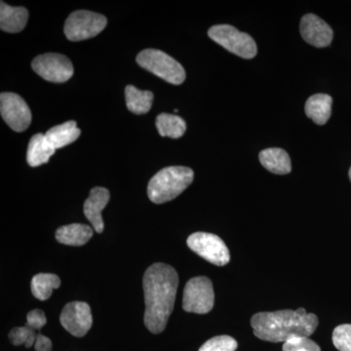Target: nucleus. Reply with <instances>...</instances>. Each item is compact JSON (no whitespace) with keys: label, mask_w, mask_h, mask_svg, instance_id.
<instances>
[{"label":"nucleus","mask_w":351,"mask_h":351,"mask_svg":"<svg viewBox=\"0 0 351 351\" xmlns=\"http://www.w3.org/2000/svg\"><path fill=\"white\" fill-rule=\"evenodd\" d=\"M179 276L174 267L163 263L151 265L144 274L145 327L152 334H160L165 330L174 309Z\"/></svg>","instance_id":"nucleus-1"},{"label":"nucleus","mask_w":351,"mask_h":351,"mask_svg":"<svg viewBox=\"0 0 351 351\" xmlns=\"http://www.w3.org/2000/svg\"><path fill=\"white\" fill-rule=\"evenodd\" d=\"M254 335L270 343H285L295 337H309L318 326L315 314L306 313V309L274 311L255 314L251 319Z\"/></svg>","instance_id":"nucleus-2"},{"label":"nucleus","mask_w":351,"mask_h":351,"mask_svg":"<svg viewBox=\"0 0 351 351\" xmlns=\"http://www.w3.org/2000/svg\"><path fill=\"white\" fill-rule=\"evenodd\" d=\"M195 173L184 166H171L159 171L147 186V195L152 202L162 204L175 199L193 181Z\"/></svg>","instance_id":"nucleus-3"},{"label":"nucleus","mask_w":351,"mask_h":351,"mask_svg":"<svg viewBox=\"0 0 351 351\" xmlns=\"http://www.w3.org/2000/svg\"><path fill=\"white\" fill-rule=\"evenodd\" d=\"M136 61L143 69L171 84L180 85L186 80V71L182 64L162 51L143 50L138 53Z\"/></svg>","instance_id":"nucleus-4"},{"label":"nucleus","mask_w":351,"mask_h":351,"mask_svg":"<svg viewBox=\"0 0 351 351\" xmlns=\"http://www.w3.org/2000/svg\"><path fill=\"white\" fill-rule=\"evenodd\" d=\"M208 36L225 49L244 59H252L257 55L258 48L255 40L249 34L239 32L232 25H214L208 32Z\"/></svg>","instance_id":"nucleus-5"},{"label":"nucleus","mask_w":351,"mask_h":351,"mask_svg":"<svg viewBox=\"0 0 351 351\" xmlns=\"http://www.w3.org/2000/svg\"><path fill=\"white\" fill-rule=\"evenodd\" d=\"M108 20L101 14L78 10L69 16L64 24V34L71 41L95 38L107 27Z\"/></svg>","instance_id":"nucleus-6"},{"label":"nucleus","mask_w":351,"mask_h":351,"mask_svg":"<svg viewBox=\"0 0 351 351\" xmlns=\"http://www.w3.org/2000/svg\"><path fill=\"white\" fill-rule=\"evenodd\" d=\"M215 304L213 284L208 277H193L186 283L182 297V308L186 313H210Z\"/></svg>","instance_id":"nucleus-7"},{"label":"nucleus","mask_w":351,"mask_h":351,"mask_svg":"<svg viewBox=\"0 0 351 351\" xmlns=\"http://www.w3.org/2000/svg\"><path fill=\"white\" fill-rule=\"evenodd\" d=\"M186 244L191 251L213 265L223 267L230 263V251L218 235L207 232L193 233L186 240Z\"/></svg>","instance_id":"nucleus-8"},{"label":"nucleus","mask_w":351,"mask_h":351,"mask_svg":"<svg viewBox=\"0 0 351 351\" xmlns=\"http://www.w3.org/2000/svg\"><path fill=\"white\" fill-rule=\"evenodd\" d=\"M32 66L39 76L49 82H66L73 75V66L69 58L56 53L36 57Z\"/></svg>","instance_id":"nucleus-9"},{"label":"nucleus","mask_w":351,"mask_h":351,"mask_svg":"<svg viewBox=\"0 0 351 351\" xmlns=\"http://www.w3.org/2000/svg\"><path fill=\"white\" fill-rule=\"evenodd\" d=\"M0 112L2 119L12 130L23 132L32 122V112L24 99L15 93L0 95Z\"/></svg>","instance_id":"nucleus-10"},{"label":"nucleus","mask_w":351,"mask_h":351,"mask_svg":"<svg viewBox=\"0 0 351 351\" xmlns=\"http://www.w3.org/2000/svg\"><path fill=\"white\" fill-rule=\"evenodd\" d=\"M60 322L73 336L84 337L93 324L89 304L84 302H69L62 311Z\"/></svg>","instance_id":"nucleus-11"},{"label":"nucleus","mask_w":351,"mask_h":351,"mask_svg":"<svg viewBox=\"0 0 351 351\" xmlns=\"http://www.w3.org/2000/svg\"><path fill=\"white\" fill-rule=\"evenodd\" d=\"M300 29L304 40L317 48L329 46L334 36L331 27L314 14L304 16Z\"/></svg>","instance_id":"nucleus-12"},{"label":"nucleus","mask_w":351,"mask_h":351,"mask_svg":"<svg viewBox=\"0 0 351 351\" xmlns=\"http://www.w3.org/2000/svg\"><path fill=\"white\" fill-rule=\"evenodd\" d=\"M110 198L108 189L97 186L90 191L89 197L84 202L83 211H84L85 217L91 223L96 232H104L105 225H104L103 218H101V212L107 206Z\"/></svg>","instance_id":"nucleus-13"},{"label":"nucleus","mask_w":351,"mask_h":351,"mask_svg":"<svg viewBox=\"0 0 351 351\" xmlns=\"http://www.w3.org/2000/svg\"><path fill=\"white\" fill-rule=\"evenodd\" d=\"M29 19L25 7H12L1 1L0 5V27L2 31L16 34L22 32Z\"/></svg>","instance_id":"nucleus-14"},{"label":"nucleus","mask_w":351,"mask_h":351,"mask_svg":"<svg viewBox=\"0 0 351 351\" xmlns=\"http://www.w3.org/2000/svg\"><path fill=\"white\" fill-rule=\"evenodd\" d=\"M56 149L48 142L43 134H36L32 136L29 143L27 152V161L31 167H38L47 163Z\"/></svg>","instance_id":"nucleus-15"},{"label":"nucleus","mask_w":351,"mask_h":351,"mask_svg":"<svg viewBox=\"0 0 351 351\" xmlns=\"http://www.w3.org/2000/svg\"><path fill=\"white\" fill-rule=\"evenodd\" d=\"M93 237V228L83 223H71L61 226L56 232V239L59 243L68 246H82Z\"/></svg>","instance_id":"nucleus-16"},{"label":"nucleus","mask_w":351,"mask_h":351,"mask_svg":"<svg viewBox=\"0 0 351 351\" xmlns=\"http://www.w3.org/2000/svg\"><path fill=\"white\" fill-rule=\"evenodd\" d=\"M260 162L265 169L277 175L289 174L292 170L290 156L278 147L263 149L260 154Z\"/></svg>","instance_id":"nucleus-17"},{"label":"nucleus","mask_w":351,"mask_h":351,"mask_svg":"<svg viewBox=\"0 0 351 351\" xmlns=\"http://www.w3.org/2000/svg\"><path fill=\"white\" fill-rule=\"evenodd\" d=\"M332 99L327 94H315L306 103V113L314 123L324 125L332 114Z\"/></svg>","instance_id":"nucleus-18"},{"label":"nucleus","mask_w":351,"mask_h":351,"mask_svg":"<svg viewBox=\"0 0 351 351\" xmlns=\"http://www.w3.org/2000/svg\"><path fill=\"white\" fill-rule=\"evenodd\" d=\"M80 134L82 131L76 125V122L68 121L61 125L52 127L46 132L45 136L48 142L55 147V149H58L75 142L80 138Z\"/></svg>","instance_id":"nucleus-19"},{"label":"nucleus","mask_w":351,"mask_h":351,"mask_svg":"<svg viewBox=\"0 0 351 351\" xmlns=\"http://www.w3.org/2000/svg\"><path fill=\"white\" fill-rule=\"evenodd\" d=\"M127 108L135 114H145L152 107L154 94L151 91H142L133 85H128L125 89Z\"/></svg>","instance_id":"nucleus-20"},{"label":"nucleus","mask_w":351,"mask_h":351,"mask_svg":"<svg viewBox=\"0 0 351 351\" xmlns=\"http://www.w3.org/2000/svg\"><path fill=\"white\" fill-rule=\"evenodd\" d=\"M156 125L157 131L162 137L172 138H181L186 130L184 120L179 115L170 113H161L156 117Z\"/></svg>","instance_id":"nucleus-21"},{"label":"nucleus","mask_w":351,"mask_h":351,"mask_svg":"<svg viewBox=\"0 0 351 351\" xmlns=\"http://www.w3.org/2000/svg\"><path fill=\"white\" fill-rule=\"evenodd\" d=\"M60 286L61 280L56 274H38L32 278V293L39 301H46Z\"/></svg>","instance_id":"nucleus-22"},{"label":"nucleus","mask_w":351,"mask_h":351,"mask_svg":"<svg viewBox=\"0 0 351 351\" xmlns=\"http://www.w3.org/2000/svg\"><path fill=\"white\" fill-rule=\"evenodd\" d=\"M38 332L36 330L31 329L27 326L16 327L9 332V339L14 346L24 345L25 348H29L36 343L38 338Z\"/></svg>","instance_id":"nucleus-23"},{"label":"nucleus","mask_w":351,"mask_h":351,"mask_svg":"<svg viewBox=\"0 0 351 351\" xmlns=\"http://www.w3.org/2000/svg\"><path fill=\"white\" fill-rule=\"evenodd\" d=\"M237 341L230 336H218L210 339L199 348V351H235Z\"/></svg>","instance_id":"nucleus-24"},{"label":"nucleus","mask_w":351,"mask_h":351,"mask_svg":"<svg viewBox=\"0 0 351 351\" xmlns=\"http://www.w3.org/2000/svg\"><path fill=\"white\" fill-rule=\"evenodd\" d=\"M332 343L339 351H351V324L339 325L334 330Z\"/></svg>","instance_id":"nucleus-25"},{"label":"nucleus","mask_w":351,"mask_h":351,"mask_svg":"<svg viewBox=\"0 0 351 351\" xmlns=\"http://www.w3.org/2000/svg\"><path fill=\"white\" fill-rule=\"evenodd\" d=\"M283 351H321L319 346L309 337H295L283 345Z\"/></svg>","instance_id":"nucleus-26"},{"label":"nucleus","mask_w":351,"mask_h":351,"mask_svg":"<svg viewBox=\"0 0 351 351\" xmlns=\"http://www.w3.org/2000/svg\"><path fill=\"white\" fill-rule=\"evenodd\" d=\"M46 322H47V319H46L45 313L41 309H34L27 313L25 326L38 331L41 328L45 326Z\"/></svg>","instance_id":"nucleus-27"},{"label":"nucleus","mask_w":351,"mask_h":351,"mask_svg":"<svg viewBox=\"0 0 351 351\" xmlns=\"http://www.w3.org/2000/svg\"><path fill=\"white\" fill-rule=\"evenodd\" d=\"M36 351H51L52 350V341L44 335L38 334L34 343Z\"/></svg>","instance_id":"nucleus-28"},{"label":"nucleus","mask_w":351,"mask_h":351,"mask_svg":"<svg viewBox=\"0 0 351 351\" xmlns=\"http://www.w3.org/2000/svg\"><path fill=\"white\" fill-rule=\"evenodd\" d=\"M350 181H351V167H350Z\"/></svg>","instance_id":"nucleus-29"}]
</instances>
